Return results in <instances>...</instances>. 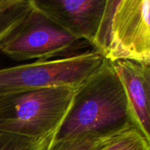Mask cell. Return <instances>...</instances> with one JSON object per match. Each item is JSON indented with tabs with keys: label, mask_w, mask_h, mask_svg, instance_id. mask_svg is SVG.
<instances>
[{
	"label": "cell",
	"mask_w": 150,
	"mask_h": 150,
	"mask_svg": "<svg viewBox=\"0 0 150 150\" xmlns=\"http://www.w3.org/2000/svg\"><path fill=\"white\" fill-rule=\"evenodd\" d=\"M134 128L124 89L112 62L76 89L70 109L54 142L79 136L112 137Z\"/></svg>",
	"instance_id": "cell-1"
},
{
	"label": "cell",
	"mask_w": 150,
	"mask_h": 150,
	"mask_svg": "<svg viewBox=\"0 0 150 150\" xmlns=\"http://www.w3.org/2000/svg\"><path fill=\"white\" fill-rule=\"evenodd\" d=\"M76 89L53 87L0 97V133L36 141L54 137Z\"/></svg>",
	"instance_id": "cell-2"
},
{
	"label": "cell",
	"mask_w": 150,
	"mask_h": 150,
	"mask_svg": "<svg viewBox=\"0 0 150 150\" xmlns=\"http://www.w3.org/2000/svg\"><path fill=\"white\" fill-rule=\"evenodd\" d=\"M104 56L89 50L49 61H36L0 69V97L53 87H80L103 64Z\"/></svg>",
	"instance_id": "cell-3"
},
{
	"label": "cell",
	"mask_w": 150,
	"mask_h": 150,
	"mask_svg": "<svg viewBox=\"0 0 150 150\" xmlns=\"http://www.w3.org/2000/svg\"><path fill=\"white\" fill-rule=\"evenodd\" d=\"M101 54L150 64L149 0H111Z\"/></svg>",
	"instance_id": "cell-4"
},
{
	"label": "cell",
	"mask_w": 150,
	"mask_h": 150,
	"mask_svg": "<svg viewBox=\"0 0 150 150\" xmlns=\"http://www.w3.org/2000/svg\"><path fill=\"white\" fill-rule=\"evenodd\" d=\"M89 47L33 5L23 22L0 44V52L18 62L49 61L56 56L64 58L83 54L82 49Z\"/></svg>",
	"instance_id": "cell-5"
},
{
	"label": "cell",
	"mask_w": 150,
	"mask_h": 150,
	"mask_svg": "<svg viewBox=\"0 0 150 150\" xmlns=\"http://www.w3.org/2000/svg\"><path fill=\"white\" fill-rule=\"evenodd\" d=\"M32 4L68 33L101 54L110 0H32Z\"/></svg>",
	"instance_id": "cell-6"
},
{
	"label": "cell",
	"mask_w": 150,
	"mask_h": 150,
	"mask_svg": "<svg viewBox=\"0 0 150 150\" xmlns=\"http://www.w3.org/2000/svg\"><path fill=\"white\" fill-rule=\"evenodd\" d=\"M124 89L134 128L150 142V64L112 62Z\"/></svg>",
	"instance_id": "cell-7"
},
{
	"label": "cell",
	"mask_w": 150,
	"mask_h": 150,
	"mask_svg": "<svg viewBox=\"0 0 150 150\" xmlns=\"http://www.w3.org/2000/svg\"><path fill=\"white\" fill-rule=\"evenodd\" d=\"M32 8V0H0V44L18 28Z\"/></svg>",
	"instance_id": "cell-8"
},
{
	"label": "cell",
	"mask_w": 150,
	"mask_h": 150,
	"mask_svg": "<svg viewBox=\"0 0 150 150\" xmlns=\"http://www.w3.org/2000/svg\"><path fill=\"white\" fill-rule=\"evenodd\" d=\"M98 150H150V142L135 128L111 137Z\"/></svg>",
	"instance_id": "cell-9"
},
{
	"label": "cell",
	"mask_w": 150,
	"mask_h": 150,
	"mask_svg": "<svg viewBox=\"0 0 150 150\" xmlns=\"http://www.w3.org/2000/svg\"><path fill=\"white\" fill-rule=\"evenodd\" d=\"M54 137L30 140L18 135L0 133V150H49Z\"/></svg>",
	"instance_id": "cell-10"
},
{
	"label": "cell",
	"mask_w": 150,
	"mask_h": 150,
	"mask_svg": "<svg viewBox=\"0 0 150 150\" xmlns=\"http://www.w3.org/2000/svg\"><path fill=\"white\" fill-rule=\"evenodd\" d=\"M110 138L79 136L53 142L49 150H98Z\"/></svg>",
	"instance_id": "cell-11"
}]
</instances>
